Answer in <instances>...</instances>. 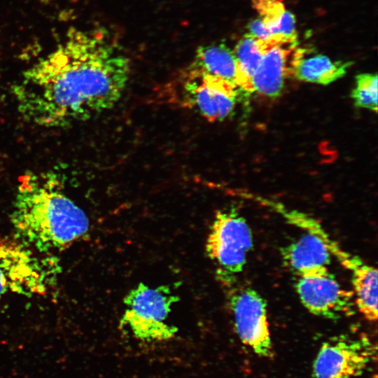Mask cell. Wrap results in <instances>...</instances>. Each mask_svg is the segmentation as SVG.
I'll list each match as a JSON object with an SVG mask.
<instances>
[{
  "label": "cell",
  "mask_w": 378,
  "mask_h": 378,
  "mask_svg": "<svg viewBox=\"0 0 378 378\" xmlns=\"http://www.w3.org/2000/svg\"><path fill=\"white\" fill-rule=\"evenodd\" d=\"M249 196L274 210L290 224L319 237L326 245L331 255H334L340 263L350 272L360 263V258L345 251L314 218L304 213L287 208L279 202L262 197H255L253 195H249Z\"/></svg>",
  "instance_id": "7c38bea8"
},
{
  "label": "cell",
  "mask_w": 378,
  "mask_h": 378,
  "mask_svg": "<svg viewBox=\"0 0 378 378\" xmlns=\"http://www.w3.org/2000/svg\"><path fill=\"white\" fill-rule=\"evenodd\" d=\"M351 61H332L323 55L307 56V50L297 61L293 76L312 83L328 85L344 77L353 65Z\"/></svg>",
  "instance_id": "5bb4252c"
},
{
  "label": "cell",
  "mask_w": 378,
  "mask_h": 378,
  "mask_svg": "<svg viewBox=\"0 0 378 378\" xmlns=\"http://www.w3.org/2000/svg\"><path fill=\"white\" fill-rule=\"evenodd\" d=\"M377 74H359L356 76L355 86L351 97L356 106L377 111Z\"/></svg>",
  "instance_id": "ac0fdd59"
},
{
  "label": "cell",
  "mask_w": 378,
  "mask_h": 378,
  "mask_svg": "<svg viewBox=\"0 0 378 378\" xmlns=\"http://www.w3.org/2000/svg\"><path fill=\"white\" fill-rule=\"evenodd\" d=\"M228 304L242 343L260 357L272 358L274 351L264 298L255 289L241 286L230 291Z\"/></svg>",
  "instance_id": "52a82bcc"
},
{
  "label": "cell",
  "mask_w": 378,
  "mask_h": 378,
  "mask_svg": "<svg viewBox=\"0 0 378 378\" xmlns=\"http://www.w3.org/2000/svg\"><path fill=\"white\" fill-rule=\"evenodd\" d=\"M305 52L299 46L298 36L272 37L252 76V93L272 99L279 97L286 79L293 76L297 61Z\"/></svg>",
  "instance_id": "ba28073f"
},
{
  "label": "cell",
  "mask_w": 378,
  "mask_h": 378,
  "mask_svg": "<svg viewBox=\"0 0 378 378\" xmlns=\"http://www.w3.org/2000/svg\"><path fill=\"white\" fill-rule=\"evenodd\" d=\"M253 246L251 228L246 219L234 209L216 213L207 236L205 251L218 267V276L241 272Z\"/></svg>",
  "instance_id": "5b68a950"
},
{
  "label": "cell",
  "mask_w": 378,
  "mask_h": 378,
  "mask_svg": "<svg viewBox=\"0 0 378 378\" xmlns=\"http://www.w3.org/2000/svg\"><path fill=\"white\" fill-rule=\"evenodd\" d=\"M9 289V284L7 277L0 267V299Z\"/></svg>",
  "instance_id": "ffe728a7"
},
{
  "label": "cell",
  "mask_w": 378,
  "mask_h": 378,
  "mask_svg": "<svg viewBox=\"0 0 378 378\" xmlns=\"http://www.w3.org/2000/svg\"><path fill=\"white\" fill-rule=\"evenodd\" d=\"M284 262L297 277H307L329 272L331 253L317 236L306 232L281 251Z\"/></svg>",
  "instance_id": "8fae6325"
},
{
  "label": "cell",
  "mask_w": 378,
  "mask_h": 378,
  "mask_svg": "<svg viewBox=\"0 0 378 378\" xmlns=\"http://www.w3.org/2000/svg\"><path fill=\"white\" fill-rule=\"evenodd\" d=\"M0 267L13 290L24 294L43 293L46 290L44 270L23 244H1Z\"/></svg>",
  "instance_id": "30bf717a"
},
{
  "label": "cell",
  "mask_w": 378,
  "mask_h": 378,
  "mask_svg": "<svg viewBox=\"0 0 378 378\" xmlns=\"http://www.w3.org/2000/svg\"><path fill=\"white\" fill-rule=\"evenodd\" d=\"M376 354L366 337L340 336L323 342L313 363L311 378H356Z\"/></svg>",
  "instance_id": "8992f818"
},
{
  "label": "cell",
  "mask_w": 378,
  "mask_h": 378,
  "mask_svg": "<svg viewBox=\"0 0 378 378\" xmlns=\"http://www.w3.org/2000/svg\"><path fill=\"white\" fill-rule=\"evenodd\" d=\"M16 237L39 252L62 251L89 232L85 211L64 192L54 173L20 177L10 214Z\"/></svg>",
  "instance_id": "7a4b0ae2"
},
{
  "label": "cell",
  "mask_w": 378,
  "mask_h": 378,
  "mask_svg": "<svg viewBox=\"0 0 378 378\" xmlns=\"http://www.w3.org/2000/svg\"><path fill=\"white\" fill-rule=\"evenodd\" d=\"M248 33L260 39L265 40L274 36L271 34L259 18L248 24Z\"/></svg>",
  "instance_id": "d6986e66"
},
{
  "label": "cell",
  "mask_w": 378,
  "mask_h": 378,
  "mask_svg": "<svg viewBox=\"0 0 378 378\" xmlns=\"http://www.w3.org/2000/svg\"><path fill=\"white\" fill-rule=\"evenodd\" d=\"M162 91L167 102L193 109L211 122L230 116L243 92L235 85L191 66Z\"/></svg>",
  "instance_id": "3957f363"
},
{
  "label": "cell",
  "mask_w": 378,
  "mask_h": 378,
  "mask_svg": "<svg viewBox=\"0 0 378 378\" xmlns=\"http://www.w3.org/2000/svg\"><path fill=\"white\" fill-rule=\"evenodd\" d=\"M258 18L272 36H298L295 19L283 0H251Z\"/></svg>",
  "instance_id": "e0dca14e"
},
{
  "label": "cell",
  "mask_w": 378,
  "mask_h": 378,
  "mask_svg": "<svg viewBox=\"0 0 378 378\" xmlns=\"http://www.w3.org/2000/svg\"><path fill=\"white\" fill-rule=\"evenodd\" d=\"M270 38L260 39L246 33L232 50L240 71L241 90L245 93H252L251 78L270 44Z\"/></svg>",
  "instance_id": "2e32d148"
},
{
  "label": "cell",
  "mask_w": 378,
  "mask_h": 378,
  "mask_svg": "<svg viewBox=\"0 0 378 378\" xmlns=\"http://www.w3.org/2000/svg\"><path fill=\"white\" fill-rule=\"evenodd\" d=\"M351 272L356 307L368 321H377V269L363 262Z\"/></svg>",
  "instance_id": "9a60e30c"
},
{
  "label": "cell",
  "mask_w": 378,
  "mask_h": 378,
  "mask_svg": "<svg viewBox=\"0 0 378 378\" xmlns=\"http://www.w3.org/2000/svg\"><path fill=\"white\" fill-rule=\"evenodd\" d=\"M130 70L129 58L106 33L71 28L52 52L25 70L12 92L27 122L65 127L113 108Z\"/></svg>",
  "instance_id": "6da1fadb"
},
{
  "label": "cell",
  "mask_w": 378,
  "mask_h": 378,
  "mask_svg": "<svg viewBox=\"0 0 378 378\" xmlns=\"http://www.w3.org/2000/svg\"><path fill=\"white\" fill-rule=\"evenodd\" d=\"M295 287L302 304L315 316L333 320L354 312V293L343 288L330 272L297 277Z\"/></svg>",
  "instance_id": "9c48e42d"
},
{
  "label": "cell",
  "mask_w": 378,
  "mask_h": 378,
  "mask_svg": "<svg viewBox=\"0 0 378 378\" xmlns=\"http://www.w3.org/2000/svg\"><path fill=\"white\" fill-rule=\"evenodd\" d=\"M179 298L167 286L153 288L139 283L123 300L125 311L120 324L144 341L171 339L177 328L166 322L172 305Z\"/></svg>",
  "instance_id": "277c9868"
},
{
  "label": "cell",
  "mask_w": 378,
  "mask_h": 378,
  "mask_svg": "<svg viewBox=\"0 0 378 378\" xmlns=\"http://www.w3.org/2000/svg\"><path fill=\"white\" fill-rule=\"evenodd\" d=\"M191 66L224 80L242 91L241 78L237 59L233 51L225 44L200 46Z\"/></svg>",
  "instance_id": "4fadbf2b"
}]
</instances>
